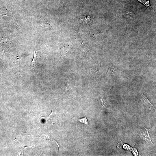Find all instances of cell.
Masks as SVG:
<instances>
[{"instance_id": "1", "label": "cell", "mask_w": 156, "mask_h": 156, "mask_svg": "<svg viewBox=\"0 0 156 156\" xmlns=\"http://www.w3.org/2000/svg\"><path fill=\"white\" fill-rule=\"evenodd\" d=\"M40 25L44 27H47L50 25V24L48 21L45 19L42 18L40 19Z\"/></svg>"}, {"instance_id": "2", "label": "cell", "mask_w": 156, "mask_h": 156, "mask_svg": "<svg viewBox=\"0 0 156 156\" xmlns=\"http://www.w3.org/2000/svg\"><path fill=\"white\" fill-rule=\"evenodd\" d=\"M70 51V48L69 47L67 46L66 47L64 46L61 48V53L64 55L66 54L69 53Z\"/></svg>"}, {"instance_id": "3", "label": "cell", "mask_w": 156, "mask_h": 156, "mask_svg": "<svg viewBox=\"0 0 156 156\" xmlns=\"http://www.w3.org/2000/svg\"><path fill=\"white\" fill-rule=\"evenodd\" d=\"M4 15L8 16L9 15V14L6 10L4 9H0V17Z\"/></svg>"}, {"instance_id": "4", "label": "cell", "mask_w": 156, "mask_h": 156, "mask_svg": "<svg viewBox=\"0 0 156 156\" xmlns=\"http://www.w3.org/2000/svg\"><path fill=\"white\" fill-rule=\"evenodd\" d=\"M78 120H79L80 122L84 123L87 126L88 125V121L87 118L86 117L79 119Z\"/></svg>"}, {"instance_id": "5", "label": "cell", "mask_w": 156, "mask_h": 156, "mask_svg": "<svg viewBox=\"0 0 156 156\" xmlns=\"http://www.w3.org/2000/svg\"><path fill=\"white\" fill-rule=\"evenodd\" d=\"M37 60V54L35 51H34V55L33 60L31 63V65L34 66Z\"/></svg>"}, {"instance_id": "6", "label": "cell", "mask_w": 156, "mask_h": 156, "mask_svg": "<svg viewBox=\"0 0 156 156\" xmlns=\"http://www.w3.org/2000/svg\"><path fill=\"white\" fill-rule=\"evenodd\" d=\"M139 1H140L141 2L143 3L144 5H149V0H138Z\"/></svg>"}]
</instances>
